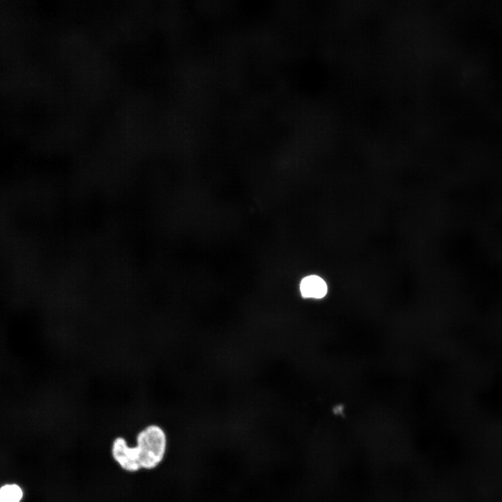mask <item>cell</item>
Returning <instances> with one entry per match:
<instances>
[{"label": "cell", "mask_w": 502, "mask_h": 502, "mask_svg": "<svg viewBox=\"0 0 502 502\" xmlns=\"http://www.w3.org/2000/svg\"><path fill=\"white\" fill-rule=\"evenodd\" d=\"M22 497V491L16 485H6L0 489V502H20Z\"/></svg>", "instance_id": "obj_4"}, {"label": "cell", "mask_w": 502, "mask_h": 502, "mask_svg": "<svg viewBox=\"0 0 502 502\" xmlns=\"http://www.w3.org/2000/svg\"><path fill=\"white\" fill-rule=\"evenodd\" d=\"M142 469L152 470L163 461L167 448L165 430L158 425L151 424L142 429L136 436V444Z\"/></svg>", "instance_id": "obj_1"}, {"label": "cell", "mask_w": 502, "mask_h": 502, "mask_svg": "<svg viewBox=\"0 0 502 502\" xmlns=\"http://www.w3.org/2000/svg\"><path fill=\"white\" fill-rule=\"evenodd\" d=\"M300 291L305 298H321L326 294L327 285L320 277L309 275L301 280Z\"/></svg>", "instance_id": "obj_3"}, {"label": "cell", "mask_w": 502, "mask_h": 502, "mask_svg": "<svg viewBox=\"0 0 502 502\" xmlns=\"http://www.w3.org/2000/svg\"><path fill=\"white\" fill-rule=\"evenodd\" d=\"M111 454L114 462L123 471L136 473L142 469L135 446H129L125 438L118 436L114 439Z\"/></svg>", "instance_id": "obj_2"}]
</instances>
